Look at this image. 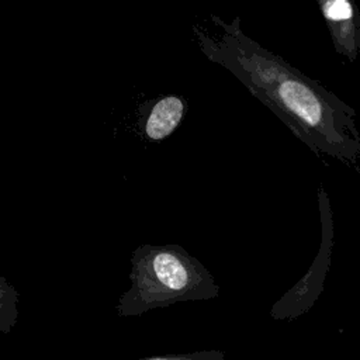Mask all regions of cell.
I'll return each instance as SVG.
<instances>
[{
    "instance_id": "1",
    "label": "cell",
    "mask_w": 360,
    "mask_h": 360,
    "mask_svg": "<svg viewBox=\"0 0 360 360\" xmlns=\"http://www.w3.org/2000/svg\"><path fill=\"white\" fill-rule=\"evenodd\" d=\"M219 285L207 267L177 245H142L132 252L129 287L120 297V316L187 301L218 297Z\"/></svg>"
},
{
    "instance_id": "2",
    "label": "cell",
    "mask_w": 360,
    "mask_h": 360,
    "mask_svg": "<svg viewBox=\"0 0 360 360\" xmlns=\"http://www.w3.org/2000/svg\"><path fill=\"white\" fill-rule=\"evenodd\" d=\"M319 207L322 217V246L319 249L318 257L309 271L285 295H283L281 300H278L273 305V308L270 309V315L274 319L295 318L300 314L305 312L322 290V281L329 263L333 239L332 212L328 195L323 188H319Z\"/></svg>"
},
{
    "instance_id": "3",
    "label": "cell",
    "mask_w": 360,
    "mask_h": 360,
    "mask_svg": "<svg viewBox=\"0 0 360 360\" xmlns=\"http://www.w3.org/2000/svg\"><path fill=\"white\" fill-rule=\"evenodd\" d=\"M333 46L349 62L360 53V11L354 0H318Z\"/></svg>"
},
{
    "instance_id": "4",
    "label": "cell",
    "mask_w": 360,
    "mask_h": 360,
    "mask_svg": "<svg viewBox=\"0 0 360 360\" xmlns=\"http://www.w3.org/2000/svg\"><path fill=\"white\" fill-rule=\"evenodd\" d=\"M184 114V103L180 97L166 96L159 100L150 110L145 134L152 141H162L169 136L180 124Z\"/></svg>"
},
{
    "instance_id": "5",
    "label": "cell",
    "mask_w": 360,
    "mask_h": 360,
    "mask_svg": "<svg viewBox=\"0 0 360 360\" xmlns=\"http://www.w3.org/2000/svg\"><path fill=\"white\" fill-rule=\"evenodd\" d=\"M18 292L6 277L0 278V330L7 335L17 319Z\"/></svg>"
},
{
    "instance_id": "6",
    "label": "cell",
    "mask_w": 360,
    "mask_h": 360,
    "mask_svg": "<svg viewBox=\"0 0 360 360\" xmlns=\"http://www.w3.org/2000/svg\"><path fill=\"white\" fill-rule=\"evenodd\" d=\"M141 360H225V353L217 349H207V350H197V352L181 353V354L145 357Z\"/></svg>"
}]
</instances>
